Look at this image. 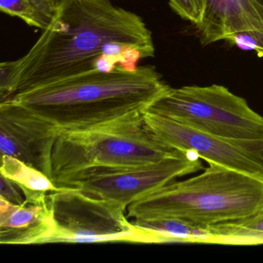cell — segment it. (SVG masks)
I'll list each match as a JSON object with an SVG mask.
<instances>
[{"mask_svg": "<svg viewBox=\"0 0 263 263\" xmlns=\"http://www.w3.org/2000/svg\"><path fill=\"white\" fill-rule=\"evenodd\" d=\"M155 53L152 32L136 13L108 0H58L28 53L0 65V98L84 73L135 70Z\"/></svg>", "mask_w": 263, "mask_h": 263, "instance_id": "6da1fadb", "label": "cell"}, {"mask_svg": "<svg viewBox=\"0 0 263 263\" xmlns=\"http://www.w3.org/2000/svg\"><path fill=\"white\" fill-rule=\"evenodd\" d=\"M170 88L155 67L141 66L135 70L72 77L4 101L22 107L61 132L144 113Z\"/></svg>", "mask_w": 263, "mask_h": 263, "instance_id": "7a4b0ae2", "label": "cell"}, {"mask_svg": "<svg viewBox=\"0 0 263 263\" xmlns=\"http://www.w3.org/2000/svg\"><path fill=\"white\" fill-rule=\"evenodd\" d=\"M127 210L135 220L177 218L201 227L238 221L263 212V181L209 164L200 175L172 181Z\"/></svg>", "mask_w": 263, "mask_h": 263, "instance_id": "3957f363", "label": "cell"}, {"mask_svg": "<svg viewBox=\"0 0 263 263\" xmlns=\"http://www.w3.org/2000/svg\"><path fill=\"white\" fill-rule=\"evenodd\" d=\"M144 113L60 132L52 152L51 179L55 185L80 171L148 165L181 153L147 127Z\"/></svg>", "mask_w": 263, "mask_h": 263, "instance_id": "277c9868", "label": "cell"}, {"mask_svg": "<svg viewBox=\"0 0 263 263\" xmlns=\"http://www.w3.org/2000/svg\"><path fill=\"white\" fill-rule=\"evenodd\" d=\"M147 110L210 135L263 139L262 117L254 111L244 98L217 84L171 87Z\"/></svg>", "mask_w": 263, "mask_h": 263, "instance_id": "5b68a950", "label": "cell"}, {"mask_svg": "<svg viewBox=\"0 0 263 263\" xmlns=\"http://www.w3.org/2000/svg\"><path fill=\"white\" fill-rule=\"evenodd\" d=\"M55 232L50 243L124 242L158 244L153 234L127 220L125 209L74 189L47 194Z\"/></svg>", "mask_w": 263, "mask_h": 263, "instance_id": "8992f818", "label": "cell"}, {"mask_svg": "<svg viewBox=\"0 0 263 263\" xmlns=\"http://www.w3.org/2000/svg\"><path fill=\"white\" fill-rule=\"evenodd\" d=\"M203 168L200 158L191 152L148 165L93 167L69 175L56 184L59 189H74L127 208L140 198L179 177Z\"/></svg>", "mask_w": 263, "mask_h": 263, "instance_id": "52a82bcc", "label": "cell"}, {"mask_svg": "<svg viewBox=\"0 0 263 263\" xmlns=\"http://www.w3.org/2000/svg\"><path fill=\"white\" fill-rule=\"evenodd\" d=\"M144 118L147 127L170 147L195 154L209 164L263 181V139H235L210 135L148 110L144 111Z\"/></svg>", "mask_w": 263, "mask_h": 263, "instance_id": "ba28073f", "label": "cell"}, {"mask_svg": "<svg viewBox=\"0 0 263 263\" xmlns=\"http://www.w3.org/2000/svg\"><path fill=\"white\" fill-rule=\"evenodd\" d=\"M60 132L9 101L0 102V148L51 178L52 152ZM52 180V179H51Z\"/></svg>", "mask_w": 263, "mask_h": 263, "instance_id": "9c48e42d", "label": "cell"}, {"mask_svg": "<svg viewBox=\"0 0 263 263\" xmlns=\"http://www.w3.org/2000/svg\"><path fill=\"white\" fill-rule=\"evenodd\" d=\"M25 198L21 204L0 201V243L42 245L50 243L55 232L53 212L47 192L20 189Z\"/></svg>", "mask_w": 263, "mask_h": 263, "instance_id": "30bf717a", "label": "cell"}, {"mask_svg": "<svg viewBox=\"0 0 263 263\" xmlns=\"http://www.w3.org/2000/svg\"><path fill=\"white\" fill-rule=\"evenodd\" d=\"M196 27L204 45L239 32L263 31V0H205Z\"/></svg>", "mask_w": 263, "mask_h": 263, "instance_id": "8fae6325", "label": "cell"}, {"mask_svg": "<svg viewBox=\"0 0 263 263\" xmlns=\"http://www.w3.org/2000/svg\"><path fill=\"white\" fill-rule=\"evenodd\" d=\"M133 224L139 229L155 235L161 243H203L211 238L209 227L194 226L177 218L135 219Z\"/></svg>", "mask_w": 263, "mask_h": 263, "instance_id": "7c38bea8", "label": "cell"}, {"mask_svg": "<svg viewBox=\"0 0 263 263\" xmlns=\"http://www.w3.org/2000/svg\"><path fill=\"white\" fill-rule=\"evenodd\" d=\"M1 162V175L11 180L20 189L47 193L61 189L45 174L14 157L2 155Z\"/></svg>", "mask_w": 263, "mask_h": 263, "instance_id": "4fadbf2b", "label": "cell"}, {"mask_svg": "<svg viewBox=\"0 0 263 263\" xmlns=\"http://www.w3.org/2000/svg\"><path fill=\"white\" fill-rule=\"evenodd\" d=\"M57 4L47 0H0V10L30 27L44 30L53 20Z\"/></svg>", "mask_w": 263, "mask_h": 263, "instance_id": "5bb4252c", "label": "cell"}, {"mask_svg": "<svg viewBox=\"0 0 263 263\" xmlns=\"http://www.w3.org/2000/svg\"><path fill=\"white\" fill-rule=\"evenodd\" d=\"M212 235L229 236L248 232H263V212L238 221L219 223L209 227Z\"/></svg>", "mask_w": 263, "mask_h": 263, "instance_id": "9a60e30c", "label": "cell"}, {"mask_svg": "<svg viewBox=\"0 0 263 263\" xmlns=\"http://www.w3.org/2000/svg\"><path fill=\"white\" fill-rule=\"evenodd\" d=\"M169 5L182 19L196 27L202 20L205 0H169Z\"/></svg>", "mask_w": 263, "mask_h": 263, "instance_id": "2e32d148", "label": "cell"}, {"mask_svg": "<svg viewBox=\"0 0 263 263\" xmlns=\"http://www.w3.org/2000/svg\"><path fill=\"white\" fill-rule=\"evenodd\" d=\"M226 41L241 50H253L263 58V31L239 32L228 36Z\"/></svg>", "mask_w": 263, "mask_h": 263, "instance_id": "e0dca14e", "label": "cell"}, {"mask_svg": "<svg viewBox=\"0 0 263 263\" xmlns=\"http://www.w3.org/2000/svg\"><path fill=\"white\" fill-rule=\"evenodd\" d=\"M211 244L253 246L263 244V232H248L229 236L214 235Z\"/></svg>", "mask_w": 263, "mask_h": 263, "instance_id": "ac0fdd59", "label": "cell"}, {"mask_svg": "<svg viewBox=\"0 0 263 263\" xmlns=\"http://www.w3.org/2000/svg\"><path fill=\"white\" fill-rule=\"evenodd\" d=\"M18 186L9 178L1 175V189L0 198L7 200L13 204H21L24 202L22 196L19 194Z\"/></svg>", "mask_w": 263, "mask_h": 263, "instance_id": "d6986e66", "label": "cell"}, {"mask_svg": "<svg viewBox=\"0 0 263 263\" xmlns=\"http://www.w3.org/2000/svg\"><path fill=\"white\" fill-rule=\"evenodd\" d=\"M48 2L53 3V4H58V0H47Z\"/></svg>", "mask_w": 263, "mask_h": 263, "instance_id": "ffe728a7", "label": "cell"}]
</instances>
